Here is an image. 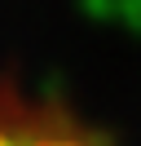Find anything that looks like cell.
Segmentation results:
<instances>
[{"label": "cell", "instance_id": "6da1fadb", "mask_svg": "<svg viewBox=\"0 0 141 146\" xmlns=\"http://www.w3.org/2000/svg\"><path fill=\"white\" fill-rule=\"evenodd\" d=\"M0 146H97V142L75 119L35 106L18 93H0Z\"/></svg>", "mask_w": 141, "mask_h": 146}]
</instances>
